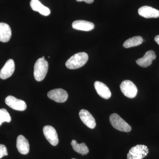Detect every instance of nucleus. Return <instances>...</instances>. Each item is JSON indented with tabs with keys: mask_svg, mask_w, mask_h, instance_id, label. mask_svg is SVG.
Instances as JSON below:
<instances>
[{
	"mask_svg": "<svg viewBox=\"0 0 159 159\" xmlns=\"http://www.w3.org/2000/svg\"><path fill=\"white\" fill-rule=\"evenodd\" d=\"M89 56L85 52H80L74 54L66 63L67 68L74 70L81 67L87 62Z\"/></svg>",
	"mask_w": 159,
	"mask_h": 159,
	"instance_id": "obj_1",
	"label": "nucleus"
},
{
	"mask_svg": "<svg viewBox=\"0 0 159 159\" xmlns=\"http://www.w3.org/2000/svg\"><path fill=\"white\" fill-rule=\"evenodd\" d=\"M48 63L44 57L37 60L34 66V79L37 81H42L44 79L48 70Z\"/></svg>",
	"mask_w": 159,
	"mask_h": 159,
	"instance_id": "obj_2",
	"label": "nucleus"
},
{
	"mask_svg": "<svg viewBox=\"0 0 159 159\" xmlns=\"http://www.w3.org/2000/svg\"><path fill=\"white\" fill-rule=\"evenodd\" d=\"M109 120L113 127L117 130L124 132H129L131 130L130 125L118 114L114 113L111 115Z\"/></svg>",
	"mask_w": 159,
	"mask_h": 159,
	"instance_id": "obj_3",
	"label": "nucleus"
},
{
	"mask_svg": "<svg viewBox=\"0 0 159 159\" xmlns=\"http://www.w3.org/2000/svg\"><path fill=\"white\" fill-rule=\"evenodd\" d=\"M148 153V148L143 145H138L130 148L127 154V159H142Z\"/></svg>",
	"mask_w": 159,
	"mask_h": 159,
	"instance_id": "obj_4",
	"label": "nucleus"
},
{
	"mask_svg": "<svg viewBox=\"0 0 159 159\" xmlns=\"http://www.w3.org/2000/svg\"><path fill=\"white\" fill-rule=\"evenodd\" d=\"M120 89L125 97L129 98H134L137 96L138 89L136 86L131 81L125 80L121 83Z\"/></svg>",
	"mask_w": 159,
	"mask_h": 159,
	"instance_id": "obj_5",
	"label": "nucleus"
},
{
	"mask_svg": "<svg viewBox=\"0 0 159 159\" xmlns=\"http://www.w3.org/2000/svg\"><path fill=\"white\" fill-rule=\"evenodd\" d=\"M48 97L50 99L57 102H66L68 98V94L66 91L61 89H56L49 91Z\"/></svg>",
	"mask_w": 159,
	"mask_h": 159,
	"instance_id": "obj_6",
	"label": "nucleus"
},
{
	"mask_svg": "<svg viewBox=\"0 0 159 159\" xmlns=\"http://www.w3.org/2000/svg\"><path fill=\"white\" fill-rule=\"evenodd\" d=\"M43 133L46 139L51 145L56 146L59 142L56 130L53 126L46 125L43 128Z\"/></svg>",
	"mask_w": 159,
	"mask_h": 159,
	"instance_id": "obj_7",
	"label": "nucleus"
},
{
	"mask_svg": "<svg viewBox=\"0 0 159 159\" xmlns=\"http://www.w3.org/2000/svg\"><path fill=\"white\" fill-rule=\"evenodd\" d=\"M5 102L8 106L15 110L24 111L27 108V104L25 101L13 96H9L6 97Z\"/></svg>",
	"mask_w": 159,
	"mask_h": 159,
	"instance_id": "obj_8",
	"label": "nucleus"
},
{
	"mask_svg": "<svg viewBox=\"0 0 159 159\" xmlns=\"http://www.w3.org/2000/svg\"><path fill=\"white\" fill-rule=\"evenodd\" d=\"M79 115L81 121L87 126L91 129L96 127V120L89 111L85 109L81 110Z\"/></svg>",
	"mask_w": 159,
	"mask_h": 159,
	"instance_id": "obj_9",
	"label": "nucleus"
},
{
	"mask_svg": "<svg viewBox=\"0 0 159 159\" xmlns=\"http://www.w3.org/2000/svg\"><path fill=\"white\" fill-rule=\"evenodd\" d=\"M15 68L14 61L8 60L0 71V78L5 80L11 77L14 73Z\"/></svg>",
	"mask_w": 159,
	"mask_h": 159,
	"instance_id": "obj_10",
	"label": "nucleus"
},
{
	"mask_svg": "<svg viewBox=\"0 0 159 159\" xmlns=\"http://www.w3.org/2000/svg\"><path fill=\"white\" fill-rule=\"evenodd\" d=\"M156 58V55L154 51H149L145 53V55L142 58L137 60V64L142 67H147L152 64V61L155 59Z\"/></svg>",
	"mask_w": 159,
	"mask_h": 159,
	"instance_id": "obj_11",
	"label": "nucleus"
},
{
	"mask_svg": "<svg viewBox=\"0 0 159 159\" xmlns=\"http://www.w3.org/2000/svg\"><path fill=\"white\" fill-rule=\"evenodd\" d=\"M139 15L146 18L159 17V10L148 6H144L138 10Z\"/></svg>",
	"mask_w": 159,
	"mask_h": 159,
	"instance_id": "obj_12",
	"label": "nucleus"
},
{
	"mask_svg": "<svg viewBox=\"0 0 159 159\" xmlns=\"http://www.w3.org/2000/svg\"><path fill=\"white\" fill-rule=\"evenodd\" d=\"M94 86L97 93L100 97L104 99H108L110 98L111 93L108 87L104 83L97 81L94 83Z\"/></svg>",
	"mask_w": 159,
	"mask_h": 159,
	"instance_id": "obj_13",
	"label": "nucleus"
},
{
	"mask_svg": "<svg viewBox=\"0 0 159 159\" xmlns=\"http://www.w3.org/2000/svg\"><path fill=\"white\" fill-rule=\"evenodd\" d=\"M16 147L19 152L22 154L29 153L30 149L29 141L22 135H20L16 140Z\"/></svg>",
	"mask_w": 159,
	"mask_h": 159,
	"instance_id": "obj_14",
	"label": "nucleus"
},
{
	"mask_svg": "<svg viewBox=\"0 0 159 159\" xmlns=\"http://www.w3.org/2000/svg\"><path fill=\"white\" fill-rule=\"evenodd\" d=\"M94 27L93 23L83 20L75 21L72 24L73 29L80 31H90L94 29Z\"/></svg>",
	"mask_w": 159,
	"mask_h": 159,
	"instance_id": "obj_15",
	"label": "nucleus"
},
{
	"mask_svg": "<svg viewBox=\"0 0 159 159\" xmlns=\"http://www.w3.org/2000/svg\"><path fill=\"white\" fill-rule=\"evenodd\" d=\"M11 36V31L10 26L5 23H0V41L8 42Z\"/></svg>",
	"mask_w": 159,
	"mask_h": 159,
	"instance_id": "obj_16",
	"label": "nucleus"
},
{
	"mask_svg": "<svg viewBox=\"0 0 159 159\" xmlns=\"http://www.w3.org/2000/svg\"><path fill=\"white\" fill-rule=\"evenodd\" d=\"M30 6L33 11H38L42 15L48 16L51 13L50 9L43 6L39 0H31Z\"/></svg>",
	"mask_w": 159,
	"mask_h": 159,
	"instance_id": "obj_17",
	"label": "nucleus"
},
{
	"mask_svg": "<svg viewBox=\"0 0 159 159\" xmlns=\"http://www.w3.org/2000/svg\"><path fill=\"white\" fill-rule=\"evenodd\" d=\"M71 144L75 152L83 156L85 155L89 152L88 147L84 143L78 144L76 140H73L71 142Z\"/></svg>",
	"mask_w": 159,
	"mask_h": 159,
	"instance_id": "obj_18",
	"label": "nucleus"
},
{
	"mask_svg": "<svg viewBox=\"0 0 159 159\" xmlns=\"http://www.w3.org/2000/svg\"><path fill=\"white\" fill-rule=\"evenodd\" d=\"M143 39L142 37L140 36H134L126 40L123 43V47L126 48H132V47H136L140 45L142 43Z\"/></svg>",
	"mask_w": 159,
	"mask_h": 159,
	"instance_id": "obj_19",
	"label": "nucleus"
},
{
	"mask_svg": "<svg viewBox=\"0 0 159 159\" xmlns=\"http://www.w3.org/2000/svg\"><path fill=\"white\" fill-rule=\"evenodd\" d=\"M11 118L10 115L5 109H0V125L3 122H10Z\"/></svg>",
	"mask_w": 159,
	"mask_h": 159,
	"instance_id": "obj_20",
	"label": "nucleus"
},
{
	"mask_svg": "<svg viewBox=\"0 0 159 159\" xmlns=\"http://www.w3.org/2000/svg\"><path fill=\"white\" fill-rule=\"evenodd\" d=\"M7 148L5 145L0 144V159L3 157L8 155Z\"/></svg>",
	"mask_w": 159,
	"mask_h": 159,
	"instance_id": "obj_21",
	"label": "nucleus"
},
{
	"mask_svg": "<svg viewBox=\"0 0 159 159\" xmlns=\"http://www.w3.org/2000/svg\"><path fill=\"white\" fill-rule=\"evenodd\" d=\"M76 1L78 2H84L88 4H91L94 2V0H76Z\"/></svg>",
	"mask_w": 159,
	"mask_h": 159,
	"instance_id": "obj_22",
	"label": "nucleus"
},
{
	"mask_svg": "<svg viewBox=\"0 0 159 159\" xmlns=\"http://www.w3.org/2000/svg\"><path fill=\"white\" fill-rule=\"evenodd\" d=\"M155 41L156 42H157V43L159 45V35H157L155 37Z\"/></svg>",
	"mask_w": 159,
	"mask_h": 159,
	"instance_id": "obj_23",
	"label": "nucleus"
},
{
	"mask_svg": "<svg viewBox=\"0 0 159 159\" xmlns=\"http://www.w3.org/2000/svg\"><path fill=\"white\" fill-rule=\"evenodd\" d=\"M75 159V158H73V159Z\"/></svg>",
	"mask_w": 159,
	"mask_h": 159,
	"instance_id": "obj_24",
	"label": "nucleus"
}]
</instances>
